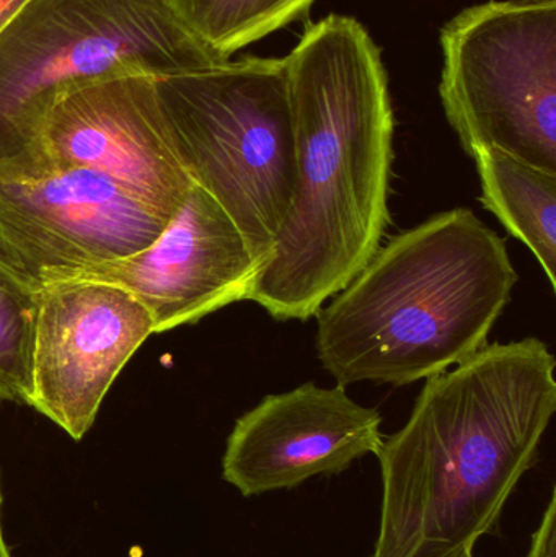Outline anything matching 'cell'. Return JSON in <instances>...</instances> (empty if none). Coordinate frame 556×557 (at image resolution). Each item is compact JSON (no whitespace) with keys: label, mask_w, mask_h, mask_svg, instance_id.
<instances>
[{"label":"cell","mask_w":556,"mask_h":557,"mask_svg":"<svg viewBox=\"0 0 556 557\" xmlns=\"http://www.w3.org/2000/svg\"><path fill=\"white\" fill-rule=\"evenodd\" d=\"M284 62L296 196L250 300L274 320L307 321L381 248L395 121L381 49L353 16L310 23Z\"/></svg>","instance_id":"6da1fadb"},{"label":"cell","mask_w":556,"mask_h":557,"mask_svg":"<svg viewBox=\"0 0 556 557\" xmlns=\"http://www.w3.org/2000/svg\"><path fill=\"white\" fill-rule=\"evenodd\" d=\"M544 341L486 344L431 376L382 441L379 532L368 557H475L539 457L556 411Z\"/></svg>","instance_id":"7a4b0ae2"},{"label":"cell","mask_w":556,"mask_h":557,"mask_svg":"<svg viewBox=\"0 0 556 557\" xmlns=\"http://www.w3.org/2000/svg\"><path fill=\"white\" fill-rule=\"evenodd\" d=\"M518 281L506 242L473 211L440 212L320 308L317 356L343 386L431 379L489 344Z\"/></svg>","instance_id":"3957f363"},{"label":"cell","mask_w":556,"mask_h":557,"mask_svg":"<svg viewBox=\"0 0 556 557\" xmlns=\"http://www.w3.org/2000/svg\"><path fill=\"white\" fill-rule=\"evenodd\" d=\"M225 61L166 0H32L0 33V176H42V124L72 90Z\"/></svg>","instance_id":"277c9868"},{"label":"cell","mask_w":556,"mask_h":557,"mask_svg":"<svg viewBox=\"0 0 556 557\" xmlns=\"http://www.w3.org/2000/svg\"><path fill=\"white\" fill-rule=\"evenodd\" d=\"M156 88L183 169L270 261L297 186L284 58L228 59Z\"/></svg>","instance_id":"5b68a950"},{"label":"cell","mask_w":556,"mask_h":557,"mask_svg":"<svg viewBox=\"0 0 556 557\" xmlns=\"http://www.w3.org/2000/svg\"><path fill=\"white\" fill-rule=\"evenodd\" d=\"M444 113L460 146L556 173V0H489L441 29Z\"/></svg>","instance_id":"8992f818"},{"label":"cell","mask_w":556,"mask_h":557,"mask_svg":"<svg viewBox=\"0 0 556 557\" xmlns=\"http://www.w3.org/2000/svg\"><path fill=\"white\" fill-rule=\"evenodd\" d=\"M166 224L94 170L0 176V261L38 290L144 250Z\"/></svg>","instance_id":"52a82bcc"},{"label":"cell","mask_w":556,"mask_h":557,"mask_svg":"<svg viewBox=\"0 0 556 557\" xmlns=\"http://www.w3.org/2000/svg\"><path fill=\"white\" fill-rule=\"evenodd\" d=\"M39 146L42 175L94 170L166 221L195 185L176 156L152 75H118L64 95L46 116Z\"/></svg>","instance_id":"ba28073f"},{"label":"cell","mask_w":556,"mask_h":557,"mask_svg":"<svg viewBox=\"0 0 556 557\" xmlns=\"http://www.w3.org/2000/svg\"><path fill=\"white\" fill-rule=\"evenodd\" d=\"M150 334L149 311L118 285L61 281L39 288L29 408L82 441Z\"/></svg>","instance_id":"9c48e42d"},{"label":"cell","mask_w":556,"mask_h":557,"mask_svg":"<svg viewBox=\"0 0 556 557\" xmlns=\"http://www.w3.org/2000/svg\"><path fill=\"white\" fill-rule=\"evenodd\" d=\"M267 263L224 208L193 185L153 244L69 281L107 282L129 292L149 311L157 334L250 300Z\"/></svg>","instance_id":"30bf717a"},{"label":"cell","mask_w":556,"mask_h":557,"mask_svg":"<svg viewBox=\"0 0 556 557\" xmlns=\"http://www.w3.org/2000/svg\"><path fill=\"white\" fill-rule=\"evenodd\" d=\"M381 425V412L359 405L346 386L304 383L264 396L235 421L222 478L244 497L294 490L378 455L384 441Z\"/></svg>","instance_id":"8fae6325"},{"label":"cell","mask_w":556,"mask_h":557,"mask_svg":"<svg viewBox=\"0 0 556 557\" xmlns=\"http://www.w3.org/2000/svg\"><path fill=\"white\" fill-rule=\"evenodd\" d=\"M472 159L483 206L535 255L556 290V173L496 149L477 150Z\"/></svg>","instance_id":"7c38bea8"},{"label":"cell","mask_w":556,"mask_h":557,"mask_svg":"<svg viewBox=\"0 0 556 557\" xmlns=\"http://www.w3.org/2000/svg\"><path fill=\"white\" fill-rule=\"evenodd\" d=\"M183 25L224 59L306 18L317 0H166Z\"/></svg>","instance_id":"4fadbf2b"},{"label":"cell","mask_w":556,"mask_h":557,"mask_svg":"<svg viewBox=\"0 0 556 557\" xmlns=\"http://www.w3.org/2000/svg\"><path fill=\"white\" fill-rule=\"evenodd\" d=\"M39 290L0 261V403L29 405Z\"/></svg>","instance_id":"5bb4252c"},{"label":"cell","mask_w":556,"mask_h":557,"mask_svg":"<svg viewBox=\"0 0 556 557\" xmlns=\"http://www.w3.org/2000/svg\"><path fill=\"white\" fill-rule=\"evenodd\" d=\"M526 557H556V491H552L541 525L535 530Z\"/></svg>","instance_id":"9a60e30c"},{"label":"cell","mask_w":556,"mask_h":557,"mask_svg":"<svg viewBox=\"0 0 556 557\" xmlns=\"http://www.w3.org/2000/svg\"><path fill=\"white\" fill-rule=\"evenodd\" d=\"M32 0H0V33L20 15Z\"/></svg>","instance_id":"2e32d148"},{"label":"cell","mask_w":556,"mask_h":557,"mask_svg":"<svg viewBox=\"0 0 556 557\" xmlns=\"http://www.w3.org/2000/svg\"><path fill=\"white\" fill-rule=\"evenodd\" d=\"M0 557H12L7 548L5 540H3L2 523H0Z\"/></svg>","instance_id":"e0dca14e"},{"label":"cell","mask_w":556,"mask_h":557,"mask_svg":"<svg viewBox=\"0 0 556 557\" xmlns=\"http://www.w3.org/2000/svg\"><path fill=\"white\" fill-rule=\"evenodd\" d=\"M516 2L544 3V2H555V0H516Z\"/></svg>","instance_id":"ac0fdd59"},{"label":"cell","mask_w":556,"mask_h":557,"mask_svg":"<svg viewBox=\"0 0 556 557\" xmlns=\"http://www.w3.org/2000/svg\"><path fill=\"white\" fill-rule=\"evenodd\" d=\"M0 510H2V491H0ZM0 523H2V517H0Z\"/></svg>","instance_id":"d6986e66"}]
</instances>
